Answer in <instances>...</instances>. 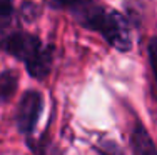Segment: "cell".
<instances>
[{"instance_id":"6","label":"cell","mask_w":157,"mask_h":155,"mask_svg":"<svg viewBox=\"0 0 157 155\" xmlns=\"http://www.w3.org/2000/svg\"><path fill=\"white\" fill-rule=\"evenodd\" d=\"M15 17L13 0H0V34L9 30Z\"/></svg>"},{"instance_id":"4","label":"cell","mask_w":157,"mask_h":155,"mask_svg":"<svg viewBox=\"0 0 157 155\" xmlns=\"http://www.w3.org/2000/svg\"><path fill=\"white\" fill-rule=\"evenodd\" d=\"M130 147H132V152L137 155H147V153L157 155V147L154 140L139 120H136L132 132H130Z\"/></svg>"},{"instance_id":"9","label":"cell","mask_w":157,"mask_h":155,"mask_svg":"<svg viewBox=\"0 0 157 155\" xmlns=\"http://www.w3.org/2000/svg\"><path fill=\"white\" fill-rule=\"evenodd\" d=\"M147 57H149V64H151L152 73H154V80H155V87H157V37H152L149 40Z\"/></svg>"},{"instance_id":"3","label":"cell","mask_w":157,"mask_h":155,"mask_svg":"<svg viewBox=\"0 0 157 155\" xmlns=\"http://www.w3.org/2000/svg\"><path fill=\"white\" fill-rule=\"evenodd\" d=\"M44 110V97L39 90H27L22 95L15 112V124L20 134L30 135L37 127L40 115Z\"/></svg>"},{"instance_id":"2","label":"cell","mask_w":157,"mask_h":155,"mask_svg":"<svg viewBox=\"0 0 157 155\" xmlns=\"http://www.w3.org/2000/svg\"><path fill=\"white\" fill-rule=\"evenodd\" d=\"M0 50L24 62L29 75L45 80L54 65V47L44 45L39 35L29 32H12L0 39Z\"/></svg>"},{"instance_id":"7","label":"cell","mask_w":157,"mask_h":155,"mask_svg":"<svg viewBox=\"0 0 157 155\" xmlns=\"http://www.w3.org/2000/svg\"><path fill=\"white\" fill-rule=\"evenodd\" d=\"M40 15H42V9H40V5H37L35 2L25 0L20 5V17L24 18L25 22H29V24H32L33 20H37Z\"/></svg>"},{"instance_id":"5","label":"cell","mask_w":157,"mask_h":155,"mask_svg":"<svg viewBox=\"0 0 157 155\" xmlns=\"http://www.w3.org/2000/svg\"><path fill=\"white\" fill-rule=\"evenodd\" d=\"M18 88V72L15 68H7L0 72V103L10 102Z\"/></svg>"},{"instance_id":"8","label":"cell","mask_w":157,"mask_h":155,"mask_svg":"<svg viewBox=\"0 0 157 155\" xmlns=\"http://www.w3.org/2000/svg\"><path fill=\"white\" fill-rule=\"evenodd\" d=\"M87 0H47V3L55 10H75Z\"/></svg>"},{"instance_id":"1","label":"cell","mask_w":157,"mask_h":155,"mask_svg":"<svg viewBox=\"0 0 157 155\" xmlns=\"http://www.w3.org/2000/svg\"><path fill=\"white\" fill-rule=\"evenodd\" d=\"M74 13H75L77 24H80L87 30L100 34L112 49L122 54L132 50V28L129 20L121 12L87 0L74 10Z\"/></svg>"}]
</instances>
